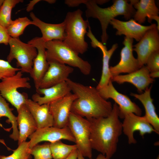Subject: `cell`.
Masks as SVG:
<instances>
[{"label": "cell", "mask_w": 159, "mask_h": 159, "mask_svg": "<svg viewBox=\"0 0 159 159\" xmlns=\"http://www.w3.org/2000/svg\"><path fill=\"white\" fill-rule=\"evenodd\" d=\"M120 118L119 107L115 103L108 116L88 120L92 149L101 153L107 159H110L116 152L122 132Z\"/></svg>", "instance_id": "obj_1"}, {"label": "cell", "mask_w": 159, "mask_h": 159, "mask_svg": "<svg viewBox=\"0 0 159 159\" xmlns=\"http://www.w3.org/2000/svg\"><path fill=\"white\" fill-rule=\"evenodd\" d=\"M66 82L77 97L71 112L87 120L106 117L110 114L112 104L104 99L96 87L84 85L68 78Z\"/></svg>", "instance_id": "obj_2"}, {"label": "cell", "mask_w": 159, "mask_h": 159, "mask_svg": "<svg viewBox=\"0 0 159 159\" xmlns=\"http://www.w3.org/2000/svg\"><path fill=\"white\" fill-rule=\"evenodd\" d=\"M97 1L83 0L82 3L86 7V16L97 19L100 21L102 30L101 43L105 45L108 38L107 30L110 21L121 15H123L126 19L129 20L133 17L136 10L132 4L126 0H114L112 5L105 8L98 6Z\"/></svg>", "instance_id": "obj_3"}, {"label": "cell", "mask_w": 159, "mask_h": 159, "mask_svg": "<svg viewBox=\"0 0 159 159\" xmlns=\"http://www.w3.org/2000/svg\"><path fill=\"white\" fill-rule=\"evenodd\" d=\"M83 12L78 9L67 13L64 21L65 36L63 41L69 47L79 54H82L88 49L87 43L85 40L89 23L82 17Z\"/></svg>", "instance_id": "obj_4"}, {"label": "cell", "mask_w": 159, "mask_h": 159, "mask_svg": "<svg viewBox=\"0 0 159 159\" xmlns=\"http://www.w3.org/2000/svg\"><path fill=\"white\" fill-rule=\"evenodd\" d=\"M48 62L55 61L71 67L77 68L85 75L90 74L91 70L90 64L79 56L63 41L53 40L44 43Z\"/></svg>", "instance_id": "obj_5"}, {"label": "cell", "mask_w": 159, "mask_h": 159, "mask_svg": "<svg viewBox=\"0 0 159 159\" xmlns=\"http://www.w3.org/2000/svg\"><path fill=\"white\" fill-rule=\"evenodd\" d=\"M20 70L14 75L4 78L0 82V94L2 97L14 106L17 110L20 106L25 104L28 99V95L18 91L19 88L30 89L31 85L29 77H23Z\"/></svg>", "instance_id": "obj_6"}, {"label": "cell", "mask_w": 159, "mask_h": 159, "mask_svg": "<svg viewBox=\"0 0 159 159\" xmlns=\"http://www.w3.org/2000/svg\"><path fill=\"white\" fill-rule=\"evenodd\" d=\"M67 127L75 139L78 150L84 157L91 158L92 149L90 142L89 120L71 112Z\"/></svg>", "instance_id": "obj_7"}, {"label": "cell", "mask_w": 159, "mask_h": 159, "mask_svg": "<svg viewBox=\"0 0 159 159\" xmlns=\"http://www.w3.org/2000/svg\"><path fill=\"white\" fill-rule=\"evenodd\" d=\"M10 52L7 56V61L10 63L14 59L16 61L17 67H20L23 73H29L32 69L34 61L37 51L32 45L22 42L19 38L10 37L8 42Z\"/></svg>", "instance_id": "obj_8"}, {"label": "cell", "mask_w": 159, "mask_h": 159, "mask_svg": "<svg viewBox=\"0 0 159 159\" xmlns=\"http://www.w3.org/2000/svg\"><path fill=\"white\" fill-rule=\"evenodd\" d=\"M98 90L104 99L106 100L112 99L118 105L120 118H123L125 115L129 113L141 116V108L127 96L119 92L114 87L111 80L106 86Z\"/></svg>", "instance_id": "obj_9"}, {"label": "cell", "mask_w": 159, "mask_h": 159, "mask_svg": "<svg viewBox=\"0 0 159 159\" xmlns=\"http://www.w3.org/2000/svg\"><path fill=\"white\" fill-rule=\"evenodd\" d=\"M122 122V131L126 136L130 144H135L137 141L134 136V132L138 131L140 135L143 137L146 134L157 132L144 116H141L132 113H129L124 116Z\"/></svg>", "instance_id": "obj_10"}, {"label": "cell", "mask_w": 159, "mask_h": 159, "mask_svg": "<svg viewBox=\"0 0 159 159\" xmlns=\"http://www.w3.org/2000/svg\"><path fill=\"white\" fill-rule=\"evenodd\" d=\"M28 138L30 140L29 141L30 149L40 142L44 141L52 143L64 139L75 142V139L67 126L63 128L52 126L37 129Z\"/></svg>", "instance_id": "obj_11"}, {"label": "cell", "mask_w": 159, "mask_h": 159, "mask_svg": "<svg viewBox=\"0 0 159 159\" xmlns=\"http://www.w3.org/2000/svg\"><path fill=\"white\" fill-rule=\"evenodd\" d=\"M159 30L157 26L148 30L138 42L133 45V51L137 53L139 67L145 64L149 55L159 50Z\"/></svg>", "instance_id": "obj_12"}, {"label": "cell", "mask_w": 159, "mask_h": 159, "mask_svg": "<svg viewBox=\"0 0 159 159\" xmlns=\"http://www.w3.org/2000/svg\"><path fill=\"white\" fill-rule=\"evenodd\" d=\"M133 39L124 37L122 42L124 46L121 51L120 61L115 66L110 67L111 77L122 73H131L139 69L137 59L133 54Z\"/></svg>", "instance_id": "obj_13"}, {"label": "cell", "mask_w": 159, "mask_h": 159, "mask_svg": "<svg viewBox=\"0 0 159 159\" xmlns=\"http://www.w3.org/2000/svg\"><path fill=\"white\" fill-rule=\"evenodd\" d=\"M77 98L76 95L71 92L49 104V111L53 119V126L59 128L67 126L72 105Z\"/></svg>", "instance_id": "obj_14"}, {"label": "cell", "mask_w": 159, "mask_h": 159, "mask_svg": "<svg viewBox=\"0 0 159 159\" xmlns=\"http://www.w3.org/2000/svg\"><path fill=\"white\" fill-rule=\"evenodd\" d=\"M45 42L42 37H36L29 41L28 43L37 49V55L33 62V65L30 74L33 79L36 89L39 88L41 82L47 71L49 66L46 56Z\"/></svg>", "instance_id": "obj_15"}, {"label": "cell", "mask_w": 159, "mask_h": 159, "mask_svg": "<svg viewBox=\"0 0 159 159\" xmlns=\"http://www.w3.org/2000/svg\"><path fill=\"white\" fill-rule=\"evenodd\" d=\"M48 62V68L41 82L39 88H47L66 82L74 71L72 67L66 64L53 61Z\"/></svg>", "instance_id": "obj_16"}, {"label": "cell", "mask_w": 159, "mask_h": 159, "mask_svg": "<svg viewBox=\"0 0 159 159\" xmlns=\"http://www.w3.org/2000/svg\"><path fill=\"white\" fill-rule=\"evenodd\" d=\"M110 24L116 29V35H123L137 42L140 40L148 30L157 26L155 24L143 25L132 19L127 21H123L114 18L110 21Z\"/></svg>", "instance_id": "obj_17"}, {"label": "cell", "mask_w": 159, "mask_h": 159, "mask_svg": "<svg viewBox=\"0 0 159 159\" xmlns=\"http://www.w3.org/2000/svg\"><path fill=\"white\" fill-rule=\"evenodd\" d=\"M87 35L90 39L92 47L99 48L103 54L102 73L100 81L96 87L98 90L106 86L110 80L111 75L110 71L109 61L115 51L118 47L117 43L114 44L109 50H107L105 45L99 42L92 34L90 28H89Z\"/></svg>", "instance_id": "obj_18"}, {"label": "cell", "mask_w": 159, "mask_h": 159, "mask_svg": "<svg viewBox=\"0 0 159 159\" xmlns=\"http://www.w3.org/2000/svg\"><path fill=\"white\" fill-rule=\"evenodd\" d=\"M150 72L146 67L144 65L138 70L125 75H118L112 76L111 80L121 84L125 82L134 85L140 92L148 87L154 81L150 76Z\"/></svg>", "instance_id": "obj_19"}, {"label": "cell", "mask_w": 159, "mask_h": 159, "mask_svg": "<svg viewBox=\"0 0 159 159\" xmlns=\"http://www.w3.org/2000/svg\"><path fill=\"white\" fill-rule=\"evenodd\" d=\"M36 91L32 96V100L40 105L49 104L71 92L66 81L47 88H39Z\"/></svg>", "instance_id": "obj_20"}, {"label": "cell", "mask_w": 159, "mask_h": 159, "mask_svg": "<svg viewBox=\"0 0 159 159\" xmlns=\"http://www.w3.org/2000/svg\"><path fill=\"white\" fill-rule=\"evenodd\" d=\"M33 25L38 27L42 34L41 37L45 42L53 40L63 41L65 34L64 21L58 24H52L45 22L37 18L33 12L30 14Z\"/></svg>", "instance_id": "obj_21"}, {"label": "cell", "mask_w": 159, "mask_h": 159, "mask_svg": "<svg viewBox=\"0 0 159 159\" xmlns=\"http://www.w3.org/2000/svg\"><path fill=\"white\" fill-rule=\"evenodd\" d=\"M17 122L19 128L18 145L25 142L28 137L38 129L36 122L25 104L17 110Z\"/></svg>", "instance_id": "obj_22"}, {"label": "cell", "mask_w": 159, "mask_h": 159, "mask_svg": "<svg viewBox=\"0 0 159 159\" xmlns=\"http://www.w3.org/2000/svg\"><path fill=\"white\" fill-rule=\"evenodd\" d=\"M25 104L35 120L38 129L53 126V119L49 111V104L40 105L28 99Z\"/></svg>", "instance_id": "obj_23"}, {"label": "cell", "mask_w": 159, "mask_h": 159, "mask_svg": "<svg viewBox=\"0 0 159 159\" xmlns=\"http://www.w3.org/2000/svg\"><path fill=\"white\" fill-rule=\"evenodd\" d=\"M152 86L148 87L141 94L131 93L130 95L138 100L143 104L145 110L144 116L153 127L157 134H159V118L157 114L153 104V99L151 97Z\"/></svg>", "instance_id": "obj_24"}, {"label": "cell", "mask_w": 159, "mask_h": 159, "mask_svg": "<svg viewBox=\"0 0 159 159\" xmlns=\"http://www.w3.org/2000/svg\"><path fill=\"white\" fill-rule=\"evenodd\" d=\"M129 1L134 9H137L133 17L134 19L140 24L145 22L146 17L158 15L159 9L154 0H131Z\"/></svg>", "instance_id": "obj_25"}, {"label": "cell", "mask_w": 159, "mask_h": 159, "mask_svg": "<svg viewBox=\"0 0 159 159\" xmlns=\"http://www.w3.org/2000/svg\"><path fill=\"white\" fill-rule=\"evenodd\" d=\"M13 110L10 108L9 104L0 94V120L3 117L8 118L7 122L11 124L13 129L12 132L10 135L9 137L16 141L19 139V130L18 129L17 117L12 112Z\"/></svg>", "instance_id": "obj_26"}, {"label": "cell", "mask_w": 159, "mask_h": 159, "mask_svg": "<svg viewBox=\"0 0 159 159\" xmlns=\"http://www.w3.org/2000/svg\"><path fill=\"white\" fill-rule=\"evenodd\" d=\"M50 147L53 159H65L73 151L77 149L76 144H66L61 140L50 143Z\"/></svg>", "instance_id": "obj_27"}, {"label": "cell", "mask_w": 159, "mask_h": 159, "mask_svg": "<svg viewBox=\"0 0 159 159\" xmlns=\"http://www.w3.org/2000/svg\"><path fill=\"white\" fill-rule=\"evenodd\" d=\"M23 1L22 0H4L0 7V24L7 28L11 24V13L12 9L16 5Z\"/></svg>", "instance_id": "obj_28"}, {"label": "cell", "mask_w": 159, "mask_h": 159, "mask_svg": "<svg viewBox=\"0 0 159 159\" xmlns=\"http://www.w3.org/2000/svg\"><path fill=\"white\" fill-rule=\"evenodd\" d=\"M32 24V20L26 17H19L12 20L10 25L6 28L9 35L13 38H19L22 34L27 26Z\"/></svg>", "instance_id": "obj_29"}, {"label": "cell", "mask_w": 159, "mask_h": 159, "mask_svg": "<svg viewBox=\"0 0 159 159\" xmlns=\"http://www.w3.org/2000/svg\"><path fill=\"white\" fill-rule=\"evenodd\" d=\"M18 147L13 150L12 153L8 156L0 155V159H31L32 156L29 141L21 143Z\"/></svg>", "instance_id": "obj_30"}, {"label": "cell", "mask_w": 159, "mask_h": 159, "mask_svg": "<svg viewBox=\"0 0 159 159\" xmlns=\"http://www.w3.org/2000/svg\"><path fill=\"white\" fill-rule=\"evenodd\" d=\"M31 154L34 159H52V154L50 143H45L42 144H37L31 149Z\"/></svg>", "instance_id": "obj_31"}, {"label": "cell", "mask_w": 159, "mask_h": 159, "mask_svg": "<svg viewBox=\"0 0 159 159\" xmlns=\"http://www.w3.org/2000/svg\"><path fill=\"white\" fill-rule=\"evenodd\" d=\"M21 70L12 67L7 61L0 59V80L12 76Z\"/></svg>", "instance_id": "obj_32"}, {"label": "cell", "mask_w": 159, "mask_h": 159, "mask_svg": "<svg viewBox=\"0 0 159 159\" xmlns=\"http://www.w3.org/2000/svg\"><path fill=\"white\" fill-rule=\"evenodd\" d=\"M145 64L150 72L159 71V50L153 52L149 55Z\"/></svg>", "instance_id": "obj_33"}, {"label": "cell", "mask_w": 159, "mask_h": 159, "mask_svg": "<svg viewBox=\"0 0 159 159\" xmlns=\"http://www.w3.org/2000/svg\"><path fill=\"white\" fill-rule=\"evenodd\" d=\"M10 37L9 35L6 28L0 24V44H8Z\"/></svg>", "instance_id": "obj_34"}, {"label": "cell", "mask_w": 159, "mask_h": 159, "mask_svg": "<svg viewBox=\"0 0 159 159\" xmlns=\"http://www.w3.org/2000/svg\"><path fill=\"white\" fill-rule=\"evenodd\" d=\"M41 0H34L30 1L29 3L27 5L26 10L28 12L32 11L33 9L34 6L38 2Z\"/></svg>", "instance_id": "obj_35"}, {"label": "cell", "mask_w": 159, "mask_h": 159, "mask_svg": "<svg viewBox=\"0 0 159 159\" xmlns=\"http://www.w3.org/2000/svg\"><path fill=\"white\" fill-rule=\"evenodd\" d=\"M78 153L77 149L74 150L65 159H77Z\"/></svg>", "instance_id": "obj_36"}, {"label": "cell", "mask_w": 159, "mask_h": 159, "mask_svg": "<svg viewBox=\"0 0 159 159\" xmlns=\"http://www.w3.org/2000/svg\"><path fill=\"white\" fill-rule=\"evenodd\" d=\"M148 21L151 23L152 20L154 19L157 23V27L159 30V16L158 15L153 16L147 18Z\"/></svg>", "instance_id": "obj_37"}, {"label": "cell", "mask_w": 159, "mask_h": 159, "mask_svg": "<svg viewBox=\"0 0 159 159\" xmlns=\"http://www.w3.org/2000/svg\"><path fill=\"white\" fill-rule=\"evenodd\" d=\"M150 76L152 78L158 77L159 76V71L150 72Z\"/></svg>", "instance_id": "obj_38"}, {"label": "cell", "mask_w": 159, "mask_h": 159, "mask_svg": "<svg viewBox=\"0 0 159 159\" xmlns=\"http://www.w3.org/2000/svg\"><path fill=\"white\" fill-rule=\"evenodd\" d=\"M88 159H93L90 158ZM95 159H107L105 156L101 153L99 154Z\"/></svg>", "instance_id": "obj_39"}, {"label": "cell", "mask_w": 159, "mask_h": 159, "mask_svg": "<svg viewBox=\"0 0 159 159\" xmlns=\"http://www.w3.org/2000/svg\"><path fill=\"white\" fill-rule=\"evenodd\" d=\"M78 155L77 159H85L84 157L82 156L78 150Z\"/></svg>", "instance_id": "obj_40"}, {"label": "cell", "mask_w": 159, "mask_h": 159, "mask_svg": "<svg viewBox=\"0 0 159 159\" xmlns=\"http://www.w3.org/2000/svg\"><path fill=\"white\" fill-rule=\"evenodd\" d=\"M45 1H46L49 4H53L56 1L55 0H45Z\"/></svg>", "instance_id": "obj_41"}, {"label": "cell", "mask_w": 159, "mask_h": 159, "mask_svg": "<svg viewBox=\"0 0 159 159\" xmlns=\"http://www.w3.org/2000/svg\"><path fill=\"white\" fill-rule=\"evenodd\" d=\"M4 0H0V7L2 4Z\"/></svg>", "instance_id": "obj_42"}]
</instances>
